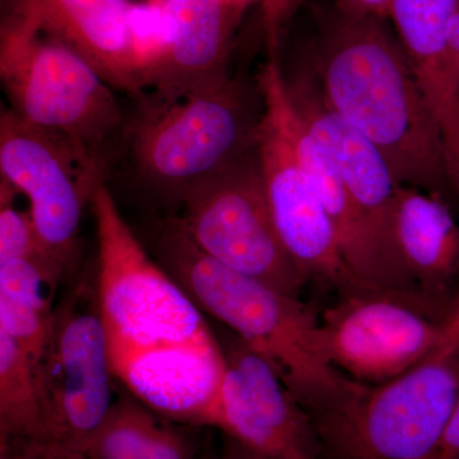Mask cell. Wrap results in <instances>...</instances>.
<instances>
[{
	"mask_svg": "<svg viewBox=\"0 0 459 459\" xmlns=\"http://www.w3.org/2000/svg\"><path fill=\"white\" fill-rule=\"evenodd\" d=\"M36 374L48 440L81 448L101 427L115 402L107 329L95 282L86 277L56 304Z\"/></svg>",
	"mask_w": 459,
	"mask_h": 459,
	"instance_id": "9",
	"label": "cell"
},
{
	"mask_svg": "<svg viewBox=\"0 0 459 459\" xmlns=\"http://www.w3.org/2000/svg\"><path fill=\"white\" fill-rule=\"evenodd\" d=\"M230 3H232V4L235 5V7H238V9H241L243 11L244 8H246V5L247 3L250 2V0H229Z\"/></svg>",
	"mask_w": 459,
	"mask_h": 459,
	"instance_id": "30",
	"label": "cell"
},
{
	"mask_svg": "<svg viewBox=\"0 0 459 459\" xmlns=\"http://www.w3.org/2000/svg\"><path fill=\"white\" fill-rule=\"evenodd\" d=\"M285 83V81H283ZM282 117L296 156L327 211L347 267L367 289L400 296L435 316L427 301L391 261L359 211L333 157L310 133L282 93Z\"/></svg>",
	"mask_w": 459,
	"mask_h": 459,
	"instance_id": "14",
	"label": "cell"
},
{
	"mask_svg": "<svg viewBox=\"0 0 459 459\" xmlns=\"http://www.w3.org/2000/svg\"><path fill=\"white\" fill-rule=\"evenodd\" d=\"M57 285L35 259L0 262V329L16 340L35 364L49 337Z\"/></svg>",
	"mask_w": 459,
	"mask_h": 459,
	"instance_id": "19",
	"label": "cell"
},
{
	"mask_svg": "<svg viewBox=\"0 0 459 459\" xmlns=\"http://www.w3.org/2000/svg\"><path fill=\"white\" fill-rule=\"evenodd\" d=\"M5 14L31 23L83 57L114 90L142 95L133 56L131 0H3Z\"/></svg>",
	"mask_w": 459,
	"mask_h": 459,
	"instance_id": "15",
	"label": "cell"
},
{
	"mask_svg": "<svg viewBox=\"0 0 459 459\" xmlns=\"http://www.w3.org/2000/svg\"><path fill=\"white\" fill-rule=\"evenodd\" d=\"M446 336L459 338V287L455 301H453L451 312L446 316Z\"/></svg>",
	"mask_w": 459,
	"mask_h": 459,
	"instance_id": "27",
	"label": "cell"
},
{
	"mask_svg": "<svg viewBox=\"0 0 459 459\" xmlns=\"http://www.w3.org/2000/svg\"><path fill=\"white\" fill-rule=\"evenodd\" d=\"M0 78L17 117L63 138L105 175L128 122L113 87L95 68L31 23L5 14Z\"/></svg>",
	"mask_w": 459,
	"mask_h": 459,
	"instance_id": "3",
	"label": "cell"
},
{
	"mask_svg": "<svg viewBox=\"0 0 459 459\" xmlns=\"http://www.w3.org/2000/svg\"><path fill=\"white\" fill-rule=\"evenodd\" d=\"M305 0H262V23L268 50L277 54L281 36Z\"/></svg>",
	"mask_w": 459,
	"mask_h": 459,
	"instance_id": "23",
	"label": "cell"
},
{
	"mask_svg": "<svg viewBox=\"0 0 459 459\" xmlns=\"http://www.w3.org/2000/svg\"><path fill=\"white\" fill-rule=\"evenodd\" d=\"M111 368L128 394L157 415L190 427L212 424L226 374L219 338L126 353Z\"/></svg>",
	"mask_w": 459,
	"mask_h": 459,
	"instance_id": "13",
	"label": "cell"
},
{
	"mask_svg": "<svg viewBox=\"0 0 459 459\" xmlns=\"http://www.w3.org/2000/svg\"><path fill=\"white\" fill-rule=\"evenodd\" d=\"M258 82L264 100V114L256 152L281 241L307 282L322 283L337 295L369 290L347 267L327 211L287 134L282 117L285 83L277 54H270Z\"/></svg>",
	"mask_w": 459,
	"mask_h": 459,
	"instance_id": "8",
	"label": "cell"
},
{
	"mask_svg": "<svg viewBox=\"0 0 459 459\" xmlns=\"http://www.w3.org/2000/svg\"><path fill=\"white\" fill-rule=\"evenodd\" d=\"M164 8L169 42L148 84L152 101H178L226 80L240 9L229 0H172Z\"/></svg>",
	"mask_w": 459,
	"mask_h": 459,
	"instance_id": "16",
	"label": "cell"
},
{
	"mask_svg": "<svg viewBox=\"0 0 459 459\" xmlns=\"http://www.w3.org/2000/svg\"><path fill=\"white\" fill-rule=\"evenodd\" d=\"M219 341L226 374L211 427L263 459H329L312 416L270 364L234 333Z\"/></svg>",
	"mask_w": 459,
	"mask_h": 459,
	"instance_id": "12",
	"label": "cell"
},
{
	"mask_svg": "<svg viewBox=\"0 0 459 459\" xmlns=\"http://www.w3.org/2000/svg\"><path fill=\"white\" fill-rule=\"evenodd\" d=\"M81 448L92 459H195V446L177 422L131 394L115 400L101 427Z\"/></svg>",
	"mask_w": 459,
	"mask_h": 459,
	"instance_id": "18",
	"label": "cell"
},
{
	"mask_svg": "<svg viewBox=\"0 0 459 459\" xmlns=\"http://www.w3.org/2000/svg\"><path fill=\"white\" fill-rule=\"evenodd\" d=\"M264 114L261 86L229 77L172 102L147 100L126 126L135 174L178 201L237 161L258 141Z\"/></svg>",
	"mask_w": 459,
	"mask_h": 459,
	"instance_id": "4",
	"label": "cell"
},
{
	"mask_svg": "<svg viewBox=\"0 0 459 459\" xmlns=\"http://www.w3.org/2000/svg\"><path fill=\"white\" fill-rule=\"evenodd\" d=\"M394 0H336V11L356 18L388 20Z\"/></svg>",
	"mask_w": 459,
	"mask_h": 459,
	"instance_id": "25",
	"label": "cell"
},
{
	"mask_svg": "<svg viewBox=\"0 0 459 459\" xmlns=\"http://www.w3.org/2000/svg\"><path fill=\"white\" fill-rule=\"evenodd\" d=\"M151 2H155V3H159V4L165 5V4H168V3L172 2V0H151Z\"/></svg>",
	"mask_w": 459,
	"mask_h": 459,
	"instance_id": "31",
	"label": "cell"
},
{
	"mask_svg": "<svg viewBox=\"0 0 459 459\" xmlns=\"http://www.w3.org/2000/svg\"><path fill=\"white\" fill-rule=\"evenodd\" d=\"M0 459H26L25 446L23 442L8 440L0 442Z\"/></svg>",
	"mask_w": 459,
	"mask_h": 459,
	"instance_id": "28",
	"label": "cell"
},
{
	"mask_svg": "<svg viewBox=\"0 0 459 459\" xmlns=\"http://www.w3.org/2000/svg\"><path fill=\"white\" fill-rule=\"evenodd\" d=\"M95 290L110 360L126 353L216 338L204 312L126 223L105 181L93 190Z\"/></svg>",
	"mask_w": 459,
	"mask_h": 459,
	"instance_id": "5",
	"label": "cell"
},
{
	"mask_svg": "<svg viewBox=\"0 0 459 459\" xmlns=\"http://www.w3.org/2000/svg\"><path fill=\"white\" fill-rule=\"evenodd\" d=\"M429 459H459V398L442 440Z\"/></svg>",
	"mask_w": 459,
	"mask_h": 459,
	"instance_id": "26",
	"label": "cell"
},
{
	"mask_svg": "<svg viewBox=\"0 0 459 459\" xmlns=\"http://www.w3.org/2000/svg\"><path fill=\"white\" fill-rule=\"evenodd\" d=\"M0 171L2 180L26 195L45 262L59 283L77 255L84 204L105 175L68 142L9 108L0 114Z\"/></svg>",
	"mask_w": 459,
	"mask_h": 459,
	"instance_id": "10",
	"label": "cell"
},
{
	"mask_svg": "<svg viewBox=\"0 0 459 459\" xmlns=\"http://www.w3.org/2000/svg\"><path fill=\"white\" fill-rule=\"evenodd\" d=\"M301 60L328 107L376 146L400 186L457 204L437 124L385 20L334 9Z\"/></svg>",
	"mask_w": 459,
	"mask_h": 459,
	"instance_id": "1",
	"label": "cell"
},
{
	"mask_svg": "<svg viewBox=\"0 0 459 459\" xmlns=\"http://www.w3.org/2000/svg\"><path fill=\"white\" fill-rule=\"evenodd\" d=\"M17 193L11 184L2 180L0 184V262L11 261V259H35L44 264L51 276L38 235L33 228L30 211L18 210L14 205Z\"/></svg>",
	"mask_w": 459,
	"mask_h": 459,
	"instance_id": "22",
	"label": "cell"
},
{
	"mask_svg": "<svg viewBox=\"0 0 459 459\" xmlns=\"http://www.w3.org/2000/svg\"><path fill=\"white\" fill-rule=\"evenodd\" d=\"M217 459H263L255 455V453L247 451V449L241 446L240 444L229 439L226 451L223 452L221 457Z\"/></svg>",
	"mask_w": 459,
	"mask_h": 459,
	"instance_id": "29",
	"label": "cell"
},
{
	"mask_svg": "<svg viewBox=\"0 0 459 459\" xmlns=\"http://www.w3.org/2000/svg\"><path fill=\"white\" fill-rule=\"evenodd\" d=\"M459 398V338L406 373L312 418L329 459H429Z\"/></svg>",
	"mask_w": 459,
	"mask_h": 459,
	"instance_id": "6",
	"label": "cell"
},
{
	"mask_svg": "<svg viewBox=\"0 0 459 459\" xmlns=\"http://www.w3.org/2000/svg\"><path fill=\"white\" fill-rule=\"evenodd\" d=\"M394 238L407 276L446 323L459 287V222L452 204L424 190L398 186Z\"/></svg>",
	"mask_w": 459,
	"mask_h": 459,
	"instance_id": "17",
	"label": "cell"
},
{
	"mask_svg": "<svg viewBox=\"0 0 459 459\" xmlns=\"http://www.w3.org/2000/svg\"><path fill=\"white\" fill-rule=\"evenodd\" d=\"M210 459H213V458H210Z\"/></svg>",
	"mask_w": 459,
	"mask_h": 459,
	"instance_id": "32",
	"label": "cell"
},
{
	"mask_svg": "<svg viewBox=\"0 0 459 459\" xmlns=\"http://www.w3.org/2000/svg\"><path fill=\"white\" fill-rule=\"evenodd\" d=\"M48 439L35 361L0 329V442Z\"/></svg>",
	"mask_w": 459,
	"mask_h": 459,
	"instance_id": "20",
	"label": "cell"
},
{
	"mask_svg": "<svg viewBox=\"0 0 459 459\" xmlns=\"http://www.w3.org/2000/svg\"><path fill=\"white\" fill-rule=\"evenodd\" d=\"M129 33L135 68L142 89H147L169 42V25L164 5L155 2L132 4Z\"/></svg>",
	"mask_w": 459,
	"mask_h": 459,
	"instance_id": "21",
	"label": "cell"
},
{
	"mask_svg": "<svg viewBox=\"0 0 459 459\" xmlns=\"http://www.w3.org/2000/svg\"><path fill=\"white\" fill-rule=\"evenodd\" d=\"M26 459H92L84 449L54 440L23 442Z\"/></svg>",
	"mask_w": 459,
	"mask_h": 459,
	"instance_id": "24",
	"label": "cell"
},
{
	"mask_svg": "<svg viewBox=\"0 0 459 459\" xmlns=\"http://www.w3.org/2000/svg\"><path fill=\"white\" fill-rule=\"evenodd\" d=\"M148 232L157 262L202 312L270 364L312 418L346 406L364 391L367 385L355 382L322 355L319 316L301 298L214 261L199 249L178 217L157 220Z\"/></svg>",
	"mask_w": 459,
	"mask_h": 459,
	"instance_id": "2",
	"label": "cell"
},
{
	"mask_svg": "<svg viewBox=\"0 0 459 459\" xmlns=\"http://www.w3.org/2000/svg\"><path fill=\"white\" fill-rule=\"evenodd\" d=\"M178 219L214 261L301 298L307 280L281 241L263 184L256 146L180 198Z\"/></svg>",
	"mask_w": 459,
	"mask_h": 459,
	"instance_id": "7",
	"label": "cell"
},
{
	"mask_svg": "<svg viewBox=\"0 0 459 459\" xmlns=\"http://www.w3.org/2000/svg\"><path fill=\"white\" fill-rule=\"evenodd\" d=\"M446 341V323L424 307L385 292L337 295L319 316L320 352L361 385L406 373Z\"/></svg>",
	"mask_w": 459,
	"mask_h": 459,
	"instance_id": "11",
	"label": "cell"
}]
</instances>
